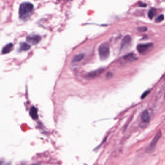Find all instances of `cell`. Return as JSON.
<instances>
[{"label":"cell","instance_id":"obj_1","mask_svg":"<svg viewBox=\"0 0 165 165\" xmlns=\"http://www.w3.org/2000/svg\"><path fill=\"white\" fill-rule=\"evenodd\" d=\"M34 5L29 2H24L21 4L19 8L20 18L23 20L27 18L33 11Z\"/></svg>","mask_w":165,"mask_h":165},{"label":"cell","instance_id":"obj_2","mask_svg":"<svg viewBox=\"0 0 165 165\" xmlns=\"http://www.w3.org/2000/svg\"><path fill=\"white\" fill-rule=\"evenodd\" d=\"M98 53L100 58L102 60H105L109 57L110 55V47L108 44L105 43L99 46L98 48Z\"/></svg>","mask_w":165,"mask_h":165},{"label":"cell","instance_id":"obj_3","mask_svg":"<svg viewBox=\"0 0 165 165\" xmlns=\"http://www.w3.org/2000/svg\"><path fill=\"white\" fill-rule=\"evenodd\" d=\"M161 136H162V133L161 132V131H159L157 133L156 135L155 138H153V139L151 142V144H150L149 146L147 148V150L148 152L153 151V150L156 146L157 142H158L159 139L161 138Z\"/></svg>","mask_w":165,"mask_h":165},{"label":"cell","instance_id":"obj_4","mask_svg":"<svg viewBox=\"0 0 165 165\" xmlns=\"http://www.w3.org/2000/svg\"><path fill=\"white\" fill-rule=\"evenodd\" d=\"M41 39L40 36L38 35H32V36H27L26 40L28 43L31 44L32 45H37L39 43Z\"/></svg>","mask_w":165,"mask_h":165},{"label":"cell","instance_id":"obj_5","mask_svg":"<svg viewBox=\"0 0 165 165\" xmlns=\"http://www.w3.org/2000/svg\"><path fill=\"white\" fill-rule=\"evenodd\" d=\"M153 46L151 44H139L137 46V50L139 53H144L151 46Z\"/></svg>","mask_w":165,"mask_h":165},{"label":"cell","instance_id":"obj_6","mask_svg":"<svg viewBox=\"0 0 165 165\" xmlns=\"http://www.w3.org/2000/svg\"><path fill=\"white\" fill-rule=\"evenodd\" d=\"M30 115L33 119L36 120L38 118V110L36 107L33 106L31 107Z\"/></svg>","mask_w":165,"mask_h":165},{"label":"cell","instance_id":"obj_7","mask_svg":"<svg viewBox=\"0 0 165 165\" xmlns=\"http://www.w3.org/2000/svg\"><path fill=\"white\" fill-rule=\"evenodd\" d=\"M142 122L144 123H148L150 122V116L147 110H144L141 116Z\"/></svg>","mask_w":165,"mask_h":165},{"label":"cell","instance_id":"obj_8","mask_svg":"<svg viewBox=\"0 0 165 165\" xmlns=\"http://www.w3.org/2000/svg\"><path fill=\"white\" fill-rule=\"evenodd\" d=\"M13 47V44L11 43L7 44L4 46V47H3L2 51H1L2 53L4 54L9 53H10L11 51H12Z\"/></svg>","mask_w":165,"mask_h":165},{"label":"cell","instance_id":"obj_9","mask_svg":"<svg viewBox=\"0 0 165 165\" xmlns=\"http://www.w3.org/2000/svg\"><path fill=\"white\" fill-rule=\"evenodd\" d=\"M131 37L129 36H126L125 37L122 41V48L129 45L130 43H131Z\"/></svg>","mask_w":165,"mask_h":165},{"label":"cell","instance_id":"obj_10","mask_svg":"<svg viewBox=\"0 0 165 165\" xmlns=\"http://www.w3.org/2000/svg\"><path fill=\"white\" fill-rule=\"evenodd\" d=\"M103 71V69H100L96 70L94 71H92L88 74L87 77H96L98 75H100Z\"/></svg>","mask_w":165,"mask_h":165},{"label":"cell","instance_id":"obj_11","mask_svg":"<svg viewBox=\"0 0 165 165\" xmlns=\"http://www.w3.org/2000/svg\"><path fill=\"white\" fill-rule=\"evenodd\" d=\"M31 47V45L26 43H21L20 44V51H27L30 50Z\"/></svg>","mask_w":165,"mask_h":165},{"label":"cell","instance_id":"obj_12","mask_svg":"<svg viewBox=\"0 0 165 165\" xmlns=\"http://www.w3.org/2000/svg\"><path fill=\"white\" fill-rule=\"evenodd\" d=\"M136 59L133 53H129L125 56L124 59L127 62H132Z\"/></svg>","mask_w":165,"mask_h":165},{"label":"cell","instance_id":"obj_13","mask_svg":"<svg viewBox=\"0 0 165 165\" xmlns=\"http://www.w3.org/2000/svg\"><path fill=\"white\" fill-rule=\"evenodd\" d=\"M84 55L83 54H80L79 55H76L72 60V62L76 63V62H80L84 58Z\"/></svg>","mask_w":165,"mask_h":165},{"label":"cell","instance_id":"obj_14","mask_svg":"<svg viewBox=\"0 0 165 165\" xmlns=\"http://www.w3.org/2000/svg\"><path fill=\"white\" fill-rule=\"evenodd\" d=\"M156 9H155V8H153V9H151L150 10H149V11L148 12V17L152 20V18H153V17L156 15Z\"/></svg>","mask_w":165,"mask_h":165},{"label":"cell","instance_id":"obj_15","mask_svg":"<svg viewBox=\"0 0 165 165\" xmlns=\"http://www.w3.org/2000/svg\"><path fill=\"white\" fill-rule=\"evenodd\" d=\"M164 15H161L160 16H159L158 17L156 18V19L155 20V21L156 23H160L161 21H162L164 20Z\"/></svg>","mask_w":165,"mask_h":165},{"label":"cell","instance_id":"obj_16","mask_svg":"<svg viewBox=\"0 0 165 165\" xmlns=\"http://www.w3.org/2000/svg\"><path fill=\"white\" fill-rule=\"evenodd\" d=\"M150 90L147 91H145V92H144V93L142 94V99H143V98H145L150 93Z\"/></svg>","mask_w":165,"mask_h":165},{"label":"cell","instance_id":"obj_17","mask_svg":"<svg viewBox=\"0 0 165 165\" xmlns=\"http://www.w3.org/2000/svg\"><path fill=\"white\" fill-rule=\"evenodd\" d=\"M139 30L140 31H147V28L145 27H140L139 29Z\"/></svg>","mask_w":165,"mask_h":165},{"label":"cell","instance_id":"obj_18","mask_svg":"<svg viewBox=\"0 0 165 165\" xmlns=\"http://www.w3.org/2000/svg\"><path fill=\"white\" fill-rule=\"evenodd\" d=\"M139 6H140V7H146V4H143V3H141V4H139Z\"/></svg>","mask_w":165,"mask_h":165}]
</instances>
